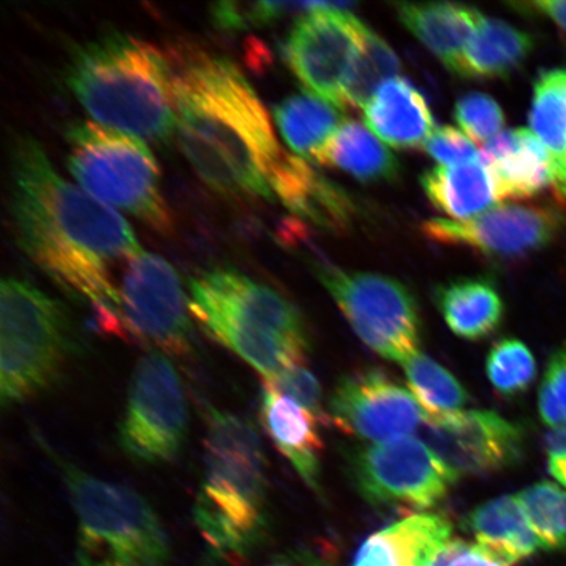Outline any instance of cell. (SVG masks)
<instances>
[{
	"mask_svg": "<svg viewBox=\"0 0 566 566\" xmlns=\"http://www.w3.org/2000/svg\"><path fill=\"white\" fill-rule=\"evenodd\" d=\"M11 214L18 242L41 271L86 301L105 334L126 337L111 271L142 252L115 209L62 179L30 136L11 148Z\"/></svg>",
	"mask_w": 566,
	"mask_h": 566,
	"instance_id": "obj_1",
	"label": "cell"
},
{
	"mask_svg": "<svg viewBox=\"0 0 566 566\" xmlns=\"http://www.w3.org/2000/svg\"><path fill=\"white\" fill-rule=\"evenodd\" d=\"M172 66L177 134L211 189L272 197L269 177L282 157L271 118L242 71L223 56L192 53Z\"/></svg>",
	"mask_w": 566,
	"mask_h": 566,
	"instance_id": "obj_2",
	"label": "cell"
},
{
	"mask_svg": "<svg viewBox=\"0 0 566 566\" xmlns=\"http://www.w3.org/2000/svg\"><path fill=\"white\" fill-rule=\"evenodd\" d=\"M198 531L218 560L242 562L268 526L266 460L256 429L209 408L203 473L193 506Z\"/></svg>",
	"mask_w": 566,
	"mask_h": 566,
	"instance_id": "obj_3",
	"label": "cell"
},
{
	"mask_svg": "<svg viewBox=\"0 0 566 566\" xmlns=\"http://www.w3.org/2000/svg\"><path fill=\"white\" fill-rule=\"evenodd\" d=\"M66 83L103 126L154 142L171 137L172 67L148 42L119 33L87 42L71 56Z\"/></svg>",
	"mask_w": 566,
	"mask_h": 566,
	"instance_id": "obj_4",
	"label": "cell"
},
{
	"mask_svg": "<svg viewBox=\"0 0 566 566\" xmlns=\"http://www.w3.org/2000/svg\"><path fill=\"white\" fill-rule=\"evenodd\" d=\"M189 308L202 331L264 381L304 364L308 349L300 311L285 296L231 268H218L190 282Z\"/></svg>",
	"mask_w": 566,
	"mask_h": 566,
	"instance_id": "obj_5",
	"label": "cell"
},
{
	"mask_svg": "<svg viewBox=\"0 0 566 566\" xmlns=\"http://www.w3.org/2000/svg\"><path fill=\"white\" fill-rule=\"evenodd\" d=\"M70 311L33 283H0V405H23L52 389L82 352Z\"/></svg>",
	"mask_w": 566,
	"mask_h": 566,
	"instance_id": "obj_6",
	"label": "cell"
},
{
	"mask_svg": "<svg viewBox=\"0 0 566 566\" xmlns=\"http://www.w3.org/2000/svg\"><path fill=\"white\" fill-rule=\"evenodd\" d=\"M46 451L59 467L74 507L75 566H168L171 542L144 495Z\"/></svg>",
	"mask_w": 566,
	"mask_h": 566,
	"instance_id": "obj_7",
	"label": "cell"
},
{
	"mask_svg": "<svg viewBox=\"0 0 566 566\" xmlns=\"http://www.w3.org/2000/svg\"><path fill=\"white\" fill-rule=\"evenodd\" d=\"M66 139L69 171L87 193L155 231H172L157 160L144 142L90 122L71 125Z\"/></svg>",
	"mask_w": 566,
	"mask_h": 566,
	"instance_id": "obj_8",
	"label": "cell"
},
{
	"mask_svg": "<svg viewBox=\"0 0 566 566\" xmlns=\"http://www.w3.org/2000/svg\"><path fill=\"white\" fill-rule=\"evenodd\" d=\"M189 408L182 380L167 354L148 350L134 367L117 430V443L132 462L159 465L186 443Z\"/></svg>",
	"mask_w": 566,
	"mask_h": 566,
	"instance_id": "obj_9",
	"label": "cell"
},
{
	"mask_svg": "<svg viewBox=\"0 0 566 566\" xmlns=\"http://www.w3.org/2000/svg\"><path fill=\"white\" fill-rule=\"evenodd\" d=\"M318 277L357 336L380 357L405 365L420 353L419 306L401 282L327 266Z\"/></svg>",
	"mask_w": 566,
	"mask_h": 566,
	"instance_id": "obj_10",
	"label": "cell"
},
{
	"mask_svg": "<svg viewBox=\"0 0 566 566\" xmlns=\"http://www.w3.org/2000/svg\"><path fill=\"white\" fill-rule=\"evenodd\" d=\"M125 335L171 356L192 346L189 300L176 269L158 254L140 252L127 263L122 289Z\"/></svg>",
	"mask_w": 566,
	"mask_h": 566,
	"instance_id": "obj_11",
	"label": "cell"
},
{
	"mask_svg": "<svg viewBox=\"0 0 566 566\" xmlns=\"http://www.w3.org/2000/svg\"><path fill=\"white\" fill-rule=\"evenodd\" d=\"M349 464L359 493L377 506L424 511L457 481L429 446L415 438L366 446L353 452Z\"/></svg>",
	"mask_w": 566,
	"mask_h": 566,
	"instance_id": "obj_12",
	"label": "cell"
},
{
	"mask_svg": "<svg viewBox=\"0 0 566 566\" xmlns=\"http://www.w3.org/2000/svg\"><path fill=\"white\" fill-rule=\"evenodd\" d=\"M369 28L352 13L317 11L296 21L286 59L298 80L317 97L343 108L346 77Z\"/></svg>",
	"mask_w": 566,
	"mask_h": 566,
	"instance_id": "obj_13",
	"label": "cell"
},
{
	"mask_svg": "<svg viewBox=\"0 0 566 566\" xmlns=\"http://www.w3.org/2000/svg\"><path fill=\"white\" fill-rule=\"evenodd\" d=\"M423 440L457 480L520 462L525 431L492 410H469L427 422Z\"/></svg>",
	"mask_w": 566,
	"mask_h": 566,
	"instance_id": "obj_14",
	"label": "cell"
},
{
	"mask_svg": "<svg viewBox=\"0 0 566 566\" xmlns=\"http://www.w3.org/2000/svg\"><path fill=\"white\" fill-rule=\"evenodd\" d=\"M329 417L346 434L381 443L407 438L424 419L412 394L374 369L338 381L331 396Z\"/></svg>",
	"mask_w": 566,
	"mask_h": 566,
	"instance_id": "obj_15",
	"label": "cell"
},
{
	"mask_svg": "<svg viewBox=\"0 0 566 566\" xmlns=\"http://www.w3.org/2000/svg\"><path fill=\"white\" fill-rule=\"evenodd\" d=\"M565 217L555 208L507 205L469 222L431 219L422 232L433 242L470 247L492 258L516 259L554 242Z\"/></svg>",
	"mask_w": 566,
	"mask_h": 566,
	"instance_id": "obj_16",
	"label": "cell"
},
{
	"mask_svg": "<svg viewBox=\"0 0 566 566\" xmlns=\"http://www.w3.org/2000/svg\"><path fill=\"white\" fill-rule=\"evenodd\" d=\"M480 160L493 176L499 201L527 200L554 186L547 150L528 129L500 133L483 146Z\"/></svg>",
	"mask_w": 566,
	"mask_h": 566,
	"instance_id": "obj_17",
	"label": "cell"
},
{
	"mask_svg": "<svg viewBox=\"0 0 566 566\" xmlns=\"http://www.w3.org/2000/svg\"><path fill=\"white\" fill-rule=\"evenodd\" d=\"M269 182L290 210L325 229L345 230L352 222L354 207L348 195L301 158L283 153Z\"/></svg>",
	"mask_w": 566,
	"mask_h": 566,
	"instance_id": "obj_18",
	"label": "cell"
},
{
	"mask_svg": "<svg viewBox=\"0 0 566 566\" xmlns=\"http://www.w3.org/2000/svg\"><path fill=\"white\" fill-rule=\"evenodd\" d=\"M451 539L444 516L410 515L367 537L352 566H429Z\"/></svg>",
	"mask_w": 566,
	"mask_h": 566,
	"instance_id": "obj_19",
	"label": "cell"
},
{
	"mask_svg": "<svg viewBox=\"0 0 566 566\" xmlns=\"http://www.w3.org/2000/svg\"><path fill=\"white\" fill-rule=\"evenodd\" d=\"M260 420L275 448L293 464L304 483L317 490L324 448L317 429L321 421L268 386L261 396Z\"/></svg>",
	"mask_w": 566,
	"mask_h": 566,
	"instance_id": "obj_20",
	"label": "cell"
},
{
	"mask_svg": "<svg viewBox=\"0 0 566 566\" xmlns=\"http://www.w3.org/2000/svg\"><path fill=\"white\" fill-rule=\"evenodd\" d=\"M396 10L409 32L460 76L465 49L484 17L459 3H400Z\"/></svg>",
	"mask_w": 566,
	"mask_h": 566,
	"instance_id": "obj_21",
	"label": "cell"
},
{
	"mask_svg": "<svg viewBox=\"0 0 566 566\" xmlns=\"http://www.w3.org/2000/svg\"><path fill=\"white\" fill-rule=\"evenodd\" d=\"M365 122L388 145L407 150L423 147L434 132L428 102L405 77H394L379 87L365 106Z\"/></svg>",
	"mask_w": 566,
	"mask_h": 566,
	"instance_id": "obj_22",
	"label": "cell"
},
{
	"mask_svg": "<svg viewBox=\"0 0 566 566\" xmlns=\"http://www.w3.org/2000/svg\"><path fill=\"white\" fill-rule=\"evenodd\" d=\"M465 526L481 551L507 566L543 548L514 495H502L473 509L467 515Z\"/></svg>",
	"mask_w": 566,
	"mask_h": 566,
	"instance_id": "obj_23",
	"label": "cell"
},
{
	"mask_svg": "<svg viewBox=\"0 0 566 566\" xmlns=\"http://www.w3.org/2000/svg\"><path fill=\"white\" fill-rule=\"evenodd\" d=\"M436 298L452 334L469 342L490 337L504 318V301L494 283L484 277L446 283L437 290Z\"/></svg>",
	"mask_w": 566,
	"mask_h": 566,
	"instance_id": "obj_24",
	"label": "cell"
},
{
	"mask_svg": "<svg viewBox=\"0 0 566 566\" xmlns=\"http://www.w3.org/2000/svg\"><path fill=\"white\" fill-rule=\"evenodd\" d=\"M421 186L437 209L464 222L499 201L493 176L481 160L430 169Z\"/></svg>",
	"mask_w": 566,
	"mask_h": 566,
	"instance_id": "obj_25",
	"label": "cell"
},
{
	"mask_svg": "<svg viewBox=\"0 0 566 566\" xmlns=\"http://www.w3.org/2000/svg\"><path fill=\"white\" fill-rule=\"evenodd\" d=\"M533 35L506 21L483 18L463 56L462 77L502 80L512 75L530 54Z\"/></svg>",
	"mask_w": 566,
	"mask_h": 566,
	"instance_id": "obj_26",
	"label": "cell"
},
{
	"mask_svg": "<svg viewBox=\"0 0 566 566\" xmlns=\"http://www.w3.org/2000/svg\"><path fill=\"white\" fill-rule=\"evenodd\" d=\"M315 161L342 169L365 182L394 180L400 172L395 155L363 124L353 119L339 126Z\"/></svg>",
	"mask_w": 566,
	"mask_h": 566,
	"instance_id": "obj_27",
	"label": "cell"
},
{
	"mask_svg": "<svg viewBox=\"0 0 566 566\" xmlns=\"http://www.w3.org/2000/svg\"><path fill=\"white\" fill-rule=\"evenodd\" d=\"M530 126L547 150L552 187L566 200V70H549L537 77Z\"/></svg>",
	"mask_w": 566,
	"mask_h": 566,
	"instance_id": "obj_28",
	"label": "cell"
},
{
	"mask_svg": "<svg viewBox=\"0 0 566 566\" xmlns=\"http://www.w3.org/2000/svg\"><path fill=\"white\" fill-rule=\"evenodd\" d=\"M274 118L286 144L313 160L344 124L338 106L308 94L286 97L275 106Z\"/></svg>",
	"mask_w": 566,
	"mask_h": 566,
	"instance_id": "obj_29",
	"label": "cell"
},
{
	"mask_svg": "<svg viewBox=\"0 0 566 566\" xmlns=\"http://www.w3.org/2000/svg\"><path fill=\"white\" fill-rule=\"evenodd\" d=\"M406 377L413 398L427 422L463 412L470 396L460 381L443 366L424 354H416L405 365Z\"/></svg>",
	"mask_w": 566,
	"mask_h": 566,
	"instance_id": "obj_30",
	"label": "cell"
},
{
	"mask_svg": "<svg viewBox=\"0 0 566 566\" xmlns=\"http://www.w3.org/2000/svg\"><path fill=\"white\" fill-rule=\"evenodd\" d=\"M401 67L398 55L379 34L367 30L363 49L354 61L344 86V106L363 108L379 86Z\"/></svg>",
	"mask_w": 566,
	"mask_h": 566,
	"instance_id": "obj_31",
	"label": "cell"
},
{
	"mask_svg": "<svg viewBox=\"0 0 566 566\" xmlns=\"http://www.w3.org/2000/svg\"><path fill=\"white\" fill-rule=\"evenodd\" d=\"M516 499L543 549H566V492L549 481H541Z\"/></svg>",
	"mask_w": 566,
	"mask_h": 566,
	"instance_id": "obj_32",
	"label": "cell"
},
{
	"mask_svg": "<svg viewBox=\"0 0 566 566\" xmlns=\"http://www.w3.org/2000/svg\"><path fill=\"white\" fill-rule=\"evenodd\" d=\"M486 375L493 388L504 398L525 394L536 377L533 352L518 338H501L486 357Z\"/></svg>",
	"mask_w": 566,
	"mask_h": 566,
	"instance_id": "obj_33",
	"label": "cell"
},
{
	"mask_svg": "<svg viewBox=\"0 0 566 566\" xmlns=\"http://www.w3.org/2000/svg\"><path fill=\"white\" fill-rule=\"evenodd\" d=\"M454 117L462 129L479 144L497 137L505 125L504 111L491 96L473 92L459 98Z\"/></svg>",
	"mask_w": 566,
	"mask_h": 566,
	"instance_id": "obj_34",
	"label": "cell"
},
{
	"mask_svg": "<svg viewBox=\"0 0 566 566\" xmlns=\"http://www.w3.org/2000/svg\"><path fill=\"white\" fill-rule=\"evenodd\" d=\"M264 386L286 396L303 409L316 417L321 423H329V413L325 412L323 405L322 386L317 378L306 366L295 365L281 373L273 380L264 381Z\"/></svg>",
	"mask_w": 566,
	"mask_h": 566,
	"instance_id": "obj_35",
	"label": "cell"
},
{
	"mask_svg": "<svg viewBox=\"0 0 566 566\" xmlns=\"http://www.w3.org/2000/svg\"><path fill=\"white\" fill-rule=\"evenodd\" d=\"M539 413L551 428L566 424V344L549 359L539 389Z\"/></svg>",
	"mask_w": 566,
	"mask_h": 566,
	"instance_id": "obj_36",
	"label": "cell"
},
{
	"mask_svg": "<svg viewBox=\"0 0 566 566\" xmlns=\"http://www.w3.org/2000/svg\"><path fill=\"white\" fill-rule=\"evenodd\" d=\"M423 148L431 158L440 161L444 167L480 160V155L472 142L452 126L434 129Z\"/></svg>",
	"mask_w": 566,
	"mask_h": 566,
	"instance_id": "obj_37",
	"label": "cell"
},
{
	"mask_svg": "<svg viewBox=\"0 0 566 566\" xmlns=\"http://www.w3.org/2000/svg\"><path fill=\"white\" fill-rule=\"evenodd\" d=\"M429 566H507L494 560L481 551L476 544L452 539L438 552Z\"/></svg>",
	"mask_w": 566,
	"mask_h": 566,
	"instance_id": "obj_38",
	"label": "cell"
},
{
	"mask_svg": "<svg viewBox=\"0 0 566 566\" xmlns=\"http://www.w3.org/2000/svg\"><path fill=\"white\" fill-rule=\"evenodd\" d=\"M546 454L551 475L566 490V424L549 431L546 437Z\"/></svg>",
	"mask_w": 566,
	"mask_h": 566,
	"instance_id": "obj_39",
	"label": "cell"
},
{
	"mask_svg": "<svg viewBox=\"0 0 566 566\" xmlns=\"http://www.w3.org/2000/svg\"><path fill=\"white\" fill-rule=\"evenodd\" d=\"M513 7H521V10H526L525 12L527 13H536V15L547 18L566 32V0H556V2L515 3Z\"/></svg>",
	"mask_w": 566,
	"mask_h": 566,
	"instance_id": "obj_40",
	"label": "cell"
},
{
	"mask_svg": "<svg viewBox=\"0 0 566 566\" xmlns=\"http://www.w3.org/2000/svg\"><path fill=\"white\" fill-rule=\"evenodd\" d=\"M264 566H328L318 558L310 555H293L277 558Z\"/></svg>",
	"mask_w": 566,
	"mask_h": 566,
	"instance_id": "obj_41",
	"label": "cell"
}]
</instances>
